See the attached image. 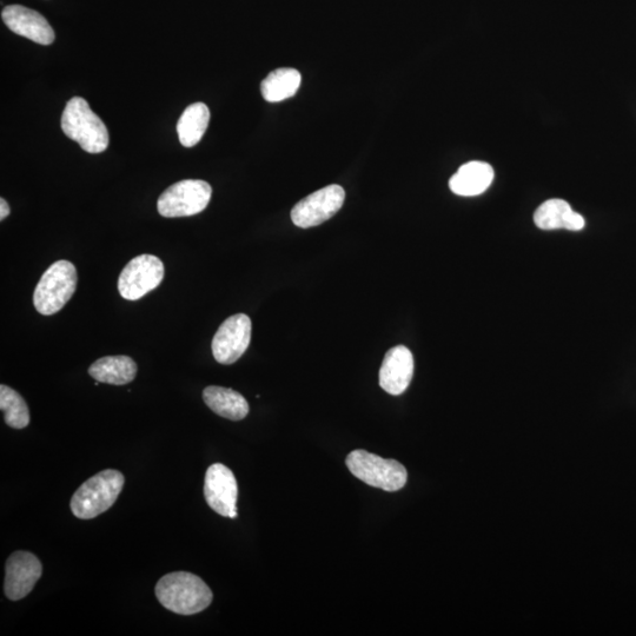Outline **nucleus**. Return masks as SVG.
<instances>
[{
	"label": "nucleus",
	"mask_w": 636,
	"mask_h": 636,
	"mask_svg": "<svg viewBox=\"0 0 636 636\" xmlns=\"http://www.w3.org/2000/svg\"><path fill=\"white\" fill-rule=\"evenodd\" d=\"M155 593L168 611L178 615H195L207 609L214 599L211 589L200 576L187 572L164 575Z\"/></svg>",
	"instance_id": "f257e3e1"
},
{
	"label": "nucleus",
	"mask_w": 636,
	"mask_h": 636,
	"mask_svg": "<svg viewBox=\"0 0 636 636\" xmlns=\"http://www.w3.org/2000/svg\"><path fill=\"white\" fill-rule=\"evenodd\" d=\"M124 483V475L114 469H106L90 477L72 496V513L81 520L97 518L115 505Z\"/></svg>",
	"instance_id": "f03ea898"
},
{
	"label": "nucleus",
	"mask_w": 636,
	"mask_h": 636,
	"mask_svg": "<svg viewBox=\"0 0 636 636\" xmlns=\"http://www.w3.org/2000/svg\"><path fill=\"white\" fill-rule=\"evenodd\" d=\"M61 124L64 134L89 154H101L108 149V128L84 98L70 99L65 106Z\"/></svg>",
	"instance_id": "7ed1b4c3"
},
{
	"label": "nucleus",
	"mask_w": 636,
	"mask_h": 636,
	"mask_svg": "<svg viewBox=\"0 0 636 636\" xmlns=\"http://www.w3.org/2000/svg\"><path fill=\"white\" fill-rule=\"evenodd\" d=\"M78 282L74 264L61 260L53 263L39 280L33 304L39 314L51 316L61 311L74 296Z\"/></svg>",
	"instance_id": "20e7f679"
},
{
	"label": "nucleus",
	"mask_w": 636,
	"mask_h": 636,
	"mask_svg": "<svg viewBox=\"0 0 636 636\" xmlns=\"http://www.w3.org/2000/svg\"><path fill=\"white\" fill-rule=\"evenodd\" d=\"M347 467L357 479L386 492H397L406 486L407 469L395 460H386L366 450H354L347 457Z\"/></svg>",
	"instance_id": "39448f33"
},
{
	"label": "nucleus",
	"mask_w": 636,
	"mask_h": 636,
	"mask_svg": "<svg viewBox=\"0 0 636 636\" xmlns=\"http://www.w3.org/2000/svg\"><path fill=\"white\" fill-rule=\"evenodd\" d=\"M212 196L210 184L201 180H184L172 184L158 198L159 215L167 218L189 217L208 207Z\"/></svg>",
	"instance_id": "423d86ee"
},
{
	"label": "nucleus",
	"mask_w": 636,
	"mask_h": 636,
	"mask_svg": "<svg viewBox=\"0 0 636 636\" xmlns=\"http://www.w3.org/2000/svg\"><path fill=\"white\" fill-rule=\"evenodd\" d=\"M164 264L157 256L144 254L131 260L118 278L119 294L128 301L141 300L162 283Z\"/></svg>",
	"instance_id": "0eeeda50"
},
{
	"label": "nucleus",
	"mask_w": 636,
	"mask_h": 636,
	"mask_svg": "<svg viewBox=\"0 0 636 636\" xmlns=\"http://www.w3.org/2000/svg\"><path fill=\"white\" fill-rule=\"evenodd\" d=\"M346 191L333 184L303 198L291 211V220L298 228L317 227L334 217L343 207Z\"/></svg>",
	"instance_id": "6e6552de"
},
{
	"label": "nucleus",
	"mask_w": 636,
	"mask_h": 636,
	"mask_svg": "<svg viewBox=\"0 0 636 636\" xmlns=\"http://www.w3.org/2000/svg\"><path fill=\"white\" fill-rule=\"evenodd\" d=\"M251 320L245 314L230 316L212 340L211 348L218 363L233 364L241 359L251 342Z\"/></svg>",
	"instance_id": "1a4fd4ad"
},
{
	"label": "nucleus",
	"mask_w": 636,
	"mask_h": 636,
	"mask_svg": "<svg viewBox=\"0 0 636 636\" xmlns=\"http://www.w3.org/2000/svg\"><path fill=\"white\" fill-rule=\"evenodd\" d=\"M204 496L208 506L224 518H237V480L233 472L222 463H215L205 474Z\"/></svg>",
	"instance_id": "9d476101"
},
{
	"label": "nucleus",
	"mask_w": 636,
	"mask_h": 636,
	"mask_svg": "<svg viewBox=\"0 0 636 636\" xmlns=\"http://www.w3.org/2000/svg\"><path fill=\"white\" fill-rule=\"evenodd\" d=\"M43 575L42 562L35 554L18 551L6 561L4 593L11 601L28 596Z\"/></svg>",
	"instance_id": "9b49d317"
},
{
	"label": "nucleus",
	"mask_w": 636,
	"mask_h": 636,
	"mask_svg": "<svg viewBox=\"0 0 636 636\" xmlns=\"http://www.w3.org/2000/svg\"><path fill=\"white\" fill-rule=\"evenodd\" d=\"M3 22L16 35L41 45L55 42V31L45 17L22 5H9L2 12Z\"/></svg>",
	"instance_id": "f8f14e48"
},
{
	"label": "nucleus",
	"mask_w": 636,
	"mask_h": 636,
	"mask_svg": "<svg viewBox=\"0 0 636 636\" xmlns=\"http://www.w3.org/2000/svg\"><path fill=\"white\" fill-rule=\"evenodd\" d=\"M414 375V356L407 347L397 346L388 351L380 369V386L390 395H401L409 387Z\"/></svg>",
	"instance_id": "ddd939ff"
},
{
	"label": "nucleus",
	"mask_w": 636,
	"mask_h": 636,
	"mask_svg": "<svg viewBox=\"0 0 636 636\" xmlns=\"http://www.w3.org/2000/svg\"><path fill=\"white\" fill-rule=\"evenodd\" d=\"M536 227L542 230L566 229L580 231L585 228L586 221L575 212L568 202L563 200H549L542 203L534 214Z\"/></svg>",
	"instance_id": "4468645a"
},
{
	"label": "nucleus",
	"mask_w": 636,
	"mask_h": 636,
	"mask_svg": "<svg viewBox=\"0 0 636 636\" xmlns=\"http://www.w3.org/2000/svg\"><path fill=\"white\" fill-rule=\"evenodd\" d=\"M494 170L488 163L473 161L463 164L450 178L449 188L455 195L473 197L483 194L493 183Z\"/></svg>",
	"instance_id": "2eb2a0df"
},
{
	"label": "nucleus",
	"mask_w": 636,
	"mask_h": 636,
	"mask_svg": "<svg viewBox=\"0 0 636 636\" xmlns=\"http://www.w3.org/2000/svg\"><path fill=\"white\" fill-rule=\"evenodd\" d=\"M137 364L129 356H105L92 363L89 375L99 383L125 386L136 379Z\"/></svg>",
	"instance_id": "dca6fc26"
},
{
	"label": "nucleus",
	"mask_w": 636,
	"mask_h": 636,
	"mask_svg": "<svg viewBox=\"0 0 636 636\" xmlns=\"http://www.w3.org/2000/svg\"><path fill=\"white\" fill-rule=\"evenodd\" d=\"M205 404L218 416L231 421H241L249 414V403L233 389L210 386L204 389Z\"/></svg>",
	"instance_id": "f3484780"
},
{
	"label": "nucleus",
	"mask_w": 636,
	"mask_h": 636,
	"mask_svg": "<svg viewBox=\"0 0 636 636\" xmlns=\"http://www.w3.org/2000/svg\"><path fill=\"white\" fill-rule=\"evenodd\" d=\"M210 111L204 103H195L184 110L177 124V134L185 148L195 147L208 129Z\"/></svg>",
	"instance_id": "a211bd4d"
},
{
	"label": "nucleus",
	"mask_w": 636,
	"mask_h": 636,
	"mask_svg": "<svg viewBox=\"0 0 636 636\" xmlns=\"http://www.w3.org/2000/svg\"><path fill=\"white\" fill-rule=\"evenodd\" d=\"M301 83L302 76L297 70L277 69L262 82V96L269 103L283 102L297 94Z\"/></svg>",
	"instance_id": "6ab92c4d"
},
{
	"label": "nucleus",
	"mask_w": 636,
	"mask_h": 636,
	"mask_svg": "<svg viewBox=\"0 0 636 636\" xmlns=\"http://www.w3.org/2000/svg\"><path fill=\"white\" fill-rule=\"evenodd\" d=\"M0 409L4 421L13 429H24L30 423V410L25 400L16 390L2 384L0 386Z\"/></svg>",
	"instance_id": "aec40b11"
},
{
	"label": "nucleus",
	"mask_w": 636,
	"mask_h": 636,
	"mask_svg": "<svg viewBox=\"0 0 636 636\" xmlns=\"http://www.w3.org/2000/svg\"><path fill=\"white\" fill-rule=\"evenodd\" d=\"M11 209L8 202L2 198L0 200V220L4 221L6 217L10 215Z\"/></svg>",
	"instance_id": "412c9836"
}]
</instances>
